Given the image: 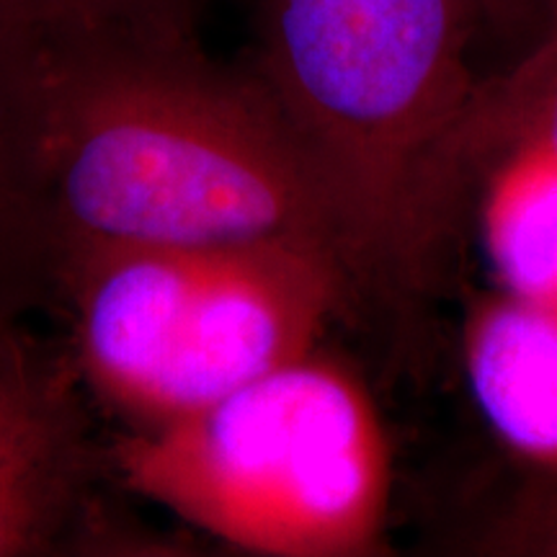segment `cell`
<instances>
[{"label":"cell","mask_w":557,"mask_h":557,"mask_svg":"<svg viewBox=\"0 0 557 557\" xmlns=\"http://www.w3.org/2000/svg\"><path fill=\"white\" fill-rule=\"evenodd\" d=\"M39 101L58 267L96 246L253 240L318 243L344 263L274 94L248 60L214 58L199 26L39 37Z\"/></svg>","instance_id":"6da1fadb"},{"label":"cell","mask_w":557,"mask_h":557,"mask_svg":"<svg viewBox=\"0 0 557 557\" xmlns=\"http://www.w3.org/2000/svg\"><path fill=\"white\" fill-rule=\"evenodd\" d=\"M511 0H256L250 67L302 145L354 289L429 297L468 222L459 137L483 75L472 47Z\"/></svg>","instance_id":"7a4b0ae2"},{"label":"cell","mask_w":557,"mask_h":557,"mask_svg":"<svg viewBox=\"0 0 557 557\" xmlns=\"http://www.w3.org/2000/svg\"><path fill=\"white\" fill-rule=\"evenodd\" d=\"M109 478L250 555L385 553L393 451L367 382L323 344L158 429H116Z\"/></svg>","instance_id":"3957f363"},{"label":"cell","mask_w":557,"mask_h":557,"mask_svg":"<svg viewBox=\"0 0 557 557\" xmlns=\"http://www.w3.org/2000/svg\"><path fill=\"white\" fill-rule=\"evenodd\" d=\"M354 315L351 284L331 248L253 240L199 248L173 320L148 426L197 413L323 344Z\"/></svg>","instance_id":"277c9868"},{"label":"cell","mask_w":557,"mask_h":557,"mask_svg":"<svg viewBox=\"0 0 557 557\" xmlns=\"http://www.w3.org/2000/svg\"><path fill=\"white\" fill-rule=\"evenodd\" d=\"M462 367L500 447L557 478V305L500 289L472 297L462 320Z\"/></svg>","instance_id":"5b68a950"},{"label":"cell","mask_w":557,"mask_h":557,"mask_svg":"<svg viewBox=\"0 0 557 557\" xmlns=\"http://www.w3.org/2000/svg\"><path fill=\"white\" fill-rule=\"evenodd\" d=\"M58 240L41 165L39 37L0 24V325L52 310Z\"/></svg>","instance_id":"8992f818"},{"label":"cell","mask_w":557,"mask_h":557,"mask_svg":"<svg viewBox=\"0 0 557 557\" xmlns=\"http://www.w3.org/2000/svg\"><path fill=\"white\" fill-rule=\"evenodd\" d=\"M111 478L94 434L0 472V557L181 555L103 496Z\"/></svg>","instance_id":"52a82bcc"},{"label":"cell","mask_w":557,"mask_h":557,"mask_svg":"<svg viewBox=\"0 0 557 557\" xmlns=\"http://www.w3.org/2000/svg\"><path fill=\"white\" fill-rule=\"evenodd\" d=\"M478 230L496 287L557 305V158L513 150L478 173Z\"/></svg>","instance_id":"ba28073f"},{"label":"cell","mask_w":557,"mask_h":557,"mask_svg":"<svg viewBox=\"0 0 557 557\" xmlns=\"http://www.w3.org/2000/svg\"><path fill=\"white\" fill-rule=\"evenodd\" d=\"M86 403L65 341L0 325V472L94 434Z\"/></svg>","instance_id":"9c48e42d"},{"label":"cell","mask_w":557,"mask_h":557,"mask_svg":"<svg viewBox=\"0 0 557 557\" xmlns=\"http://www.w3.org/2000/svg\"><path fill=\"white\" fill-rule=\"evenodd\" d=\"M513 150L557 158V26L504 73L483 75L459 137L470 201L478 173Z\"/></svg>","instance_id":"30bf717a"},{"label":"cell","mask_w":557,"mask_h":557,"mask_svg":"<svg viewBox=\"0 0 557 557\" xmlns=\"http://www.w3.org/2000/svg\"><path fill=\"white\" fill-rule=\"evenodd\" d=\"M207 0H0V24L39 37L109 26H199Z\"/></svg>","instance_id":"8fae6325"},{"label":"cell","mask_w":557,"mask_h":557,"mask_svg":"<svg viewBox=\"0 0 557 557\" xmlns=\"http://www.w3.org/2000/svg\"><path fill=\"white\" fill-rule=\"evenodd\" d=\"M470 542L483 555L557 557V478L542 475Z\"/></svg>","instance_id":"7c38bea8"},{"label":"cell","mask_w":557,"mask_h":557,"mask_svg":"<svg viewBox=\"0 0 557 557\" xmlns=\"http://www.w3.org/2000/svg\"><path fill=\"white\" fill-rule=\"evenodd\" d=\"M519 3L532 5V9L540 13L542 29H545V26H557V0H519Z\"/></svg>","instance_id":"4fadbf2b"}]
</instances>
